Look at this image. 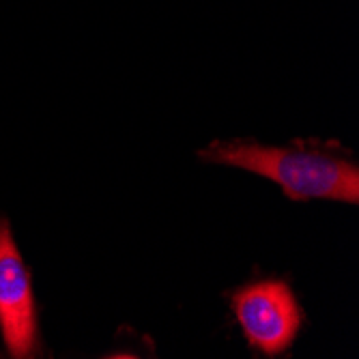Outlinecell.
Returning a JSON list of instances; mask_svg holds the SVG:
<instances>
[{"mask_svg":"<svg viewBox=\"0 0 359 359\" xmlns=\"http://www.w3.org/2000/svg\"><path fill=\"white\" fill-rule=\"evenodd\" d=\"M231 310L248 344L267 357L282 355L295 342L304 312L282 280H260L231 292Z\"/></svg>","mask_w":359,"mask_h":359,"instance_id":"obj_2","label":"cell"},{"mask_svg":"<svg viewBox=\"0 0 359 359\" xmlns=\"http://www.w3.org/2000/svg\"><path fill=\"white\" fill-rule=\"evenodd\" d=\"M198 157L217 166L241 168L271 179L290 201L359 203V168L327 149L267 147L252 140H215Z\"/></svg>","mask_w":359,"mask_h":359,"instance_id":"obj_1","label":"cell"},{"mask_svg":"<svg viewBox=\"0 0 359 359\" xmlns=\"http://www.w3.org/2000/svg\"><path fill=\"white\" fill-rule=\"evenodd\" d=\"M0 336L13 359L41 355L39 310L30 271L5 217H0Z\"/></svg>","mask_w":359,"mask_h":359,"instance_id":"obj_3","label":"cell"}]
</instances>
